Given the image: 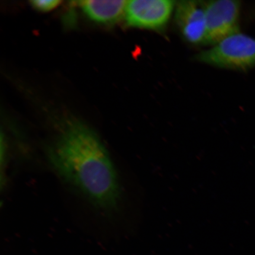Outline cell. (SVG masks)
I'll return each mask as SVG.
<instances>
[{
  "label": "cell",
  "mask_w": 255,
  "mask_h": 255,
  "mask_svg": "<svg viewBox=\"0 0 255 255\" xmlns=\"http://www.w3.org/2000/svg\"><path fill=\"white\" fill-rule=\"evenodd\" d=\"M45 152L58 176L95 208L108 215L117 211L121 189L117 171L90 128L78 120L65 121Z\"/></svg>",
  "instance_id": "obj_1"
},
{
  "label": "cell",
  "mask_w": 255,
  "mask_h": 255,
  "mask_svg": "<svg viewBox=\"0 0 255 255\" xmlns=\"http://www.w3.org/2000/svg\"><path fill=\"white\" fill-rule=\"evenodd\" d=\"M200 62L219 68L247 70L255 66V39L238 31L196 56Z\"/></svg>",
  "instance_id": "obj_2"
},
{
  "label": "cell",
  "mask_w": 255,
  "mask_h": 255,
  "mask_svg": "<svg viewBox=\"0 0 255 255\" xmlns=\"http://www.w3.org/2000/svg\"><path fill=\"white\" fill-rule=\"evenodd\" d=\"M240 2L218 0L205 3L206 36L204 44L215 45L239 31Z\"/></svg>",
  "instance_id": "obj_3"
},
{
  "label": "cell",
  "mask_w": 255,
  "mask_h": 255,
  "mask_svg": "<svg viewBox=\"0 0 255 255\" xmlns=\"http://www.w3.org/2000/svg\"><path fill=\"white\" fill-rule=\"evenodd\" d=\"M171 0L127 1L125 20L127 26L161 30L166 25L175 8Z\"/></svg>",
  "instance_id": "obj_4"
},
{
  "label": "cell",
  "mask_w": 255,
  "mask_h": 255,
  "mask_svg": "<svg viewBox=\"0 0 255 255\" xmlns=\"http://www.w3.org/2000/svg\"><path fill=\"white\" fill-rule=\"evenodd\" d=\"M175 20L185 40L192 44L205 43V3L180 1L175 6Z\"/></svg>",
  "instance_id": "obj_5"
},
{
  "label": "cell",
  "mask_w": 255,
  "mask_h": 255,
  "mask_svg": "<svg viewBox=\"0 0 255 255\" xmlns=\"http://www.w3.org/2000/svg\"><path fill=\"white\" fill-rule=\"evenodd\" d=\"M78 3L86 15L96 23L114 25L125 18L127 1L124 0H85Z\"/></svg>",
  "instance_id": "obj_6"
},
{
  "label": "cell",
  "mask_w": 255,
  "mask_h": 255,
  "mask_svg": "<svg viewBox=\"0 0 255 255\" xmlns=\"http://www.w3.org/2000/svg\"><path fill=\"white\" fill-rule=\"evenodd\" d=\"M30 4L34 9L41 12H47L55 8L62 2L59 0H34Z\"/></svg>",
  "instance_id": "obj_7"
}]
</instances>
